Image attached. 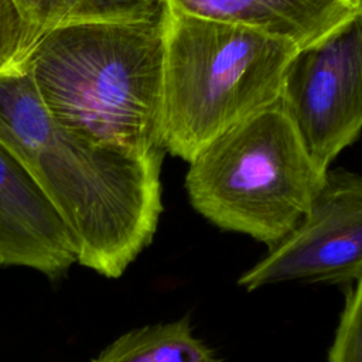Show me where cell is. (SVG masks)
Segmentation results:
<instances>
[{
    "mask_svg": "<svg viewBox=\"0 0 362 362\" xmlns=\"http://www.w3.org/2000/svg\"><path fill=\"white\" fill-rule=\"evenodd\" d=\"M0 143L59 214L81 266L117 279L151 243L163 211V156L93 143L59 124L25 58L0 74Z\"/></svg>",
    "mask_w": 362,
    "mask_h": 362,
    "instance_id": "cell-1",
    "label": "cell"
},
{
    "mask_svg": "<svg viewBox=\"0 0 362 362\" xmlns=\"http://www.w3.org/2000/svg\"><path fill=\"white\" fill-rule=\"evenodd\" d=\"M167 4L129 20L68 24L38 35L25 64L51 116L99 144L164 156Z\"/></svg>",
    "mask_w": 362,
    "mask_h": 362,
    "instance_id": "cell-2",
    "label": "cell"
},
{
    "mask_svg": "<svg viewBox=\"0 0 362 362\" xmlns=\"http://www.w3.org/2000/svg\"><path fill=\"white\" fill-rule=\"evenodd\" d=\"M297 51L267 33L167 6L164 150L189 163L214 139L274 105Z\"/></svg>",
    "mask_w": 362,
    "mask_h": 362,
    "instance_id": "cell-3",
    "label": "cell"
},
{
    "mask_svg": "<svg viewBox=\"0 0 362 362\" xmlns=\"http://www.w3.org/2000/svg\"><path fill=\"white\" fill-rule=\"evenodd\" d=\"M324 177L279 99L208 143L189 161L185 189L211 223L272 247L307 214Z\"/></svg>",
    "mask_w": 362,
    "mask_h": 362,
    "instance_id": "cell-4",
    "label": "cell"
},
{
    "mask_svg": "<svg viewBox=\"0 0 362 362\" xmlns=\"http://www.w3.org/2000/svg\"><path fill=\"white\" fill-rule=\"evenodd\" d=\"M280 103L311 163L325 175L362 126V14L296 52Z\"/></svg>",
    "mask_w": 362,
    "mask_h": 362,
    "instance_id": "cell-5",
    "label": "cell"
},
{
    "mask_svg": "<svg viewBox=\"0 0 362 362\" xmlns=\"http://www.w3.org/2000/svg\"><path fill=\"white\" fill-rule=\"evenodd\" d=\"M358 280H362V177L329 168L307 214L238 284L255 291L287 281L346 287Z\"/></svg>",
    "mask_w": 362,
    "mask_h": 362,
    "instance_id": "cell-6",
    "label": "cell"
},
{
    "mask_svg": "<svg viewBox=\"0 0 362 362\" xmlns=\"http://www.w3.org/2000/svg\"><path fill=\"white\" fill-rule=\"evenodd\" d=\"M74 263V243L59 214L0 143V266L31 267L57 279Z\"/></svg>",
    "mask_w": 362,
    "mask_h": 362,
    "instance_id": "cell-7",
    "label": "cell"
},
{
    "mask_svg": "<svg viewBox=\"0 0 362 362\" xmlns=\"http://www.w3.org/2000/svg\"><path fill=\"white\" fill-rule=\"evenodd\" d=\"M180 13L238 24L310 47L362 14V0H164Z\"/></svg>",
    "mask_w": 362,
    "mask_h": 362,
    "instance_id": "cell-8",
    "label": "cell"
},
{
    "mask_svg": "<svg viewBox=\"0 0 362 362\" xmlns=\"http://www.w3.org/2000/svg\"><path fill=\"white\" fill-rule=\"evenodd\" d=\"M92 362H221L194 335L189 317L130 329Z\"/></svg>",
    "mask_w": 362,
    "mask_h": 362,
    "instance_id": "cell-9",
    "label": "cell"
},
{
    "mask_svg": "<svg viewBox=\"0 0 362 362\" xmlns=\"http://www.w3.org/2000/svg\"><path fill=\"white\" fill-rule=\"evenodd\" d=\"M40 33L86 21L129 20L150 16L164 0H11Z\"/></svg>",
    "mask_w": 362,
    "mask_h": 362,
    "instance_id": "cell-10",
    "label": "cell"
},
{
    "mask_svg": "<svg viewBox=\"0 0 362 362\" xmlns=\"http://www.w3.org/2000/svg\"><path fill=\"white\" fill-rule=\"evenodd\" d=\"M344 290V308L328 352V362H362V280Z\"/></svg>",
    "mask_w": 362,
    "mask_h": 362,
    "instance_id": "cell-11",
    "label": "cell"
},
{
    "mask_svg": "<svg viewBox=\"0 0 362 362\" xmlns=\"http://www.w3.org/2000/svg\"><path fill=\"white\" fill-rule=\"evenodd\" d=\"M40 34L11 0H0V74L23 61Z\"/></svg>",
    "mask_w": 362,
    "mask_h": 362,
    "instance_id": "cell-12",
    "label": "cell"
}]
</instances>
